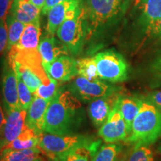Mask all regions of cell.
Masks as SVG:
<instances>
[{
    "instance_id": "cell-1",
    "label": "cell",
    "mask_w": 161,
    "mask_h": 161,
    "mask_svg": "<svg viewBox=\"0 0 161 161\" xmlns=\"http://www.w3.org/2000/svg\"><path fill=\"white\" fill-rule=\"evenodd\" d=\"M130 0H81L86 30L84 49L89 54L100 49L117 29L129 7Z\"/></svg>"
},
{
    "instance_id": "cell-2",
    "label": "cell",
    "mask_w": 161,
    "mask_h": 161,
    "mask_svg": "<svg viewBox=\"0 0 161 161\" xmlns=\"http://www.w3.org/2000/svg\"><path fill=\"white\" fill-rule=\"evenodd\" d=\"M66 87H60L50 102L46 115L44 132L50 134H77L85 121L81 102Z\"/></svg>"
},
{
    "instance_id": "cell-3",
    "label": "cell",
    "mask_w": 161,
    "mask_h": 161,
    "mask_svg": "<svg viewBox=\"0 0 161 161\" xmlns=\"http://www.w3.org/2000/svg\"><path fill=\"white\" fill-rule=\"evenodd\" d=\"M161 136V112L142 100L140 111L132 123L129 136L125 142L129 144L151 145Z\"/></svg>"
},
{
    "instance_id": "cell-4",
    "label": "cell",
    "mask_w": 161,
    "mask_h": 161,
    "mask_svg": "<svg viewBox=\"0 0 161 161\" xmlns=\"http://www.w3.org/2000/svg\"><path fill=\"white\" fill-rule=\"evenodd\" d=\"M56 35L65 44L72 55L78 56L83 52L86 44V30L80 3L75 15L72 19L66 20L60 26Z\"/></svg>"
},
{
    "instance_id": "cell-5",
    "label": "cell",
    "mask_w": 161,
    "mask_h": 161,
    "mask_svg": "<svg viewBox=\"0 0 161 161\" xmlns=\"http://www.w3.org/2000/svg\"><path fill=\"white\" fill-rule=\"evenodd\" d=\"M94 59L99 79L110 83H119L128 78V64L122 55L115 50L98 52Z\"/></svg>"
},
{
    "instance_id": "cell-6",
    "label": "cell",
    "mask_w": 161,
    "mask_h": 161,
    "mask_svg": "<svg viewBox=\"0 0 161 161\" xmlns=\"http://www.w3.org/2000/svg\"><path fill=\"white\" fill-rule=\"evenodd\" d=\"M66 87L80 102L86 103L119 92V88L117 86L110 85L99 79L90 80L80 76L75 78Z\"/></svg>"
},
{
    "instance_id": "cell-7",
    "label": "cell",
    "mask_w": 161,
    "mask_h": 161,
    "mask_svg": "<svg viewBox=\"0 0 161 161\" xmlns=\"http://www.w3.org/2000/svg\"><path fill=\"white\" fill-rule=\"evenodd\" d=\"M92 137L82 134H59L43 132L38 147L48 158L57 157L78 146L92 140Z\"/></svg>"
},
{
    "instance_id": "cell-8",
    "label": "cell",
    "mask_w": 161,
    "mask_h": 161,
    "mask_svg": "<svg viewBox=\"0 0 161 161\" xmlns=\"http://www.w3.org/2000/svg\"><path fill=\"white\" fill-rule=\"evenodd\" d=\"M98 135L107 143L125 141L129 136L125 121L120 111L117 102L108 119L98 129Z\"/></svg>"
},
{
    "instance_id": "cell-9",
    "label": "cell",
    "mask_w": 161,
    "mask_h": 161,
    "mask_svg": "<svg viewBox=\"0 0 161 161\" xmlns=\"http://www.w3.org/2000/svg\"><path fill=\"white\" fill-rule=\"evenodd\" d=\"M1 92L5 112L20 108L18 97L17 73L11 64L8 61L4 66L2 72Z\"/></svg>"
},
{
    "instance_id": "cell-10",
    "label": "cell",
    "mask_w": 161,
    "mask_h": 161,
    "mask_svg": "<svg viewBox=\"0 0 161 161\" xmlns=\"http://www.w3.org/2000/svg\"><path fill=\"white\" fill-rule=\"evenodd\" d=\"M80 3V0H66L54 6L47 14L46 33L55 36L60 26L75 15Z\"/></svg>"
},
{
    "instance_id": "cell-11",
    "label": "cell",
    "mask_w": 161,
    "mask_h": 161,
    "mask_svg": "<svg viewBox=\"0 0 161 161\" xmlns=\"http://www.w3.org/2000/svg\"><path fill=\"white\" fill-rule=\"evenodd\" d=\"M7 119L0 135V153L21 134L26 125L27 110L17 108L6 112Z\"/></svg>"
},
{
    "instance_id": "cell-12",
    "label": "cell",
    "mask_w": 161,
    "mask_h": 161,
    "mask_svg": "<svg viewBox=\"0 0 161 161\" xmlns=\"http://www.w3.org/2000/svg\"><path fill=\"white\" fill-rule=\"evenodd\" d=\"M49 77L59 82L69 81L78 75L77 60L69 55H63L43 66Z\"/></svg>"
},
{
    "instance_id": "cell-13",
    "label": "cell",
    "mask_w": 161,
    "mask_h": 161,
    "mask_svg": "<svg viewBox=\"0 0 161 161\" xmlns=\"http://www.w3.org/2000/svg\"><path fill=\"white\" fill-rule=\"evenodd\" d=\"M120 92L104 96L89 102L87 114L96 128H100L108 119L117 102Z\"/></svg>"
},
{
    "instance_id": "cell-14",
    "label": "cell",
    "mask_w": 161,
    "mask_h": 161,
    "mask_svg": "<svg viewBox=\"0 0 161 161\" xmlns=\"http://www.w3.org/2000/svg\"><path fill=\"white\" fill-rule=\"evenodd\" d=\"M140 24L147 35L154 36L161 18V0H142Z\"/></svg>"
},
{
    "instance_id": "cell-15",
    "label": "cell",
    "mask_w": 161,
    "mask_h": 161,
    "mask_svg": "<svg viewBox=\"0 0 161 161\" xmlns=\"http://www.w3.org/2000/svg\"><path fill=\"white\" fill-rule=\"evenodd\" d=\"M39 52L41 56L42 64L45 66L52 63L63 55H69L67 48L59 38L46 34L45 37L40 40Z\"/></svg>"
},
{
    "instance_id": "cell-16",
    "label": "cell",
    "mask_w": 161,
    "mask_h": 161,
    "mask_svg": "<svg viewBox=\"0 0 161 161\" xmlns=\"http://www.w3.org/2000/svg\"><path fill=\"white\" fill-rule=\"evenodd\" d=\"M49 103V101L34 96L31 103L27 110L26 125L40 135L44 132L46 115Z\"/></svg>"
},
{
    "instance_id": "cell-17",
    "label": "cell",
    "mask_w": 161,
    "mask_h": 161,
    "mask_svg": "<svg viewBox=\"0 0 161 161\" xmlns=\"http://www.w3.org/2000/svg\"><path fill=\"white\" fill-rule=\"evenodd\" d=\"M40 34L41 29L40 20L26 24L19 42L9 51L15 52H39L38 48L40 41Z\"/></svg>"
},
{
    "instance_id": "cell-18",
    "label": "cell",
    "mask_w": 161,
    "mask_h": 161,
    "mask_svg": "<svg viewBox=\"0 0 161 161\" xmlns=\"http://www.w3.org/2000/svg\"><path fill=\"white\" fill-rule=\"evenodd\" d=\"M101 140L92 138L59 154L56 158L59 161H92L94 155L101 146Z\"/></svg>"
},
{
    "instance_id": "cell-19",
    "label": "cell",
    "mask_w": 161,
    "mask_h": 161,
    "mask_svg": "<svg viewBox=\"0 0 161 161\" xmlns=\"http://www.w3.org/2000/svg\"><path fill=\"white\" fill-rule=\"evenodd\" d=\"M41 10L25 0H13L8 14L24 24L40 20Z\"/></svg>"
},
{
    "instance_id": "cell-20",
    "label": "cell",
    "mask_w": 161,
    "mask_h": 161,
    "mask_svg": "<svg viewBox=\"0 0 161 161\" xmlns=\"http://www.w3.org/2000/svg\"><path fill=\"white\" fill-rule=\"evenodd\" d=\"M117 103L122 116L125 121L130 135L132 123L140 111L142 104V99L140 97H136V96L120 94L118 98Z\"/></svg>"
},
{
    "instance_id": "cell-21",
    "label": "cell",
    "mask_w": 161,
    "mask_h": 161,
    "mask_svg": "<svg viewBox=\"0 0 161 161\" xmlns=\"http://www.w3.org/2000/svg\"><path fill=\"white\" fill-rule=\"evenodd\" d=\"M41 135L36 133L35 130L25 125L24 130L15 140L8 144L4 149L24 150L38 147ZM3 149V150H4Z\"/></svg>"
},
{
    "instance_id": "cell-22",
    "label": "cell",
    "mask_w": 161,
    "mask_h": 161,
    "mask_svg": "<svg viewBox=\"0 0 161 161\" xmlns=\"http://www.w3.org/2000/svg\"><path fill=\"white\" fill-rule=\"evenodd\" d=\"M43 152L39 147L24 150L4 149L0 153V161H35Z\"/></svg>"
},
{
    "instance_id": "cell-23",
    "label": "cell",
    "mask_w": 161,
    "mask_h": 161,
    "mask_svg": "<svg viewBox=\"0 0 161 161\" xmlns=\"http://www.w3.org/2000/svg\"><path fill=\"white\" fill-rule=\"evenodd\" d=\"M8 62L10 64H11L15 70L16 73L22 78V80H23L24 83L25 84V85L28 86V88L32 93H34L39 87L40 84H42V81L39 77L35 73H34L31 70H30L29 68L22 65L21 64L17 63V62Z\"/></svg>"
},
{
    "instance_id": "cell-24",
    "label": "cell",
    "mask_w": 161,
    "mask_h": 161,
    "mask_svg": "<svg viewBox=\"0 0 161 161\" xmlns=\"http://www.w3.org/2000/svg\"><path fill=\"white\" fill-rule=\"evenodd\" d=\"M5 20L8 26V45L6 49L8 52L19 42L25 29V24L18 21L10 14H8Z\"/></svg>"
},
{
    "instance_id": "cell-25",
    "label": "cell",
    "mask_w": 161,
    "mask_h": 161,
    "mask_svg": "<svg viewBox=\"0 0 161 161\" xmlns=\"http://www.w3.org/2000/svg\"><path fill=\"white\" fill-rule=\"evenodd\" d=\"M78 75L90 80L99 79L94 57H85L77 60Z\"/></svg>"
},
{
    "instance_id": "cell-26",
    "label": "cell",
    "mask_w": 161,
    "mask_h": 161,
    "mask_svg": "<svg viewBox=\"0 0 161 161\" xmlns=\"http://www.w3.org/2000/svg\"><path fill=\"white\" fill-rule=\"evenodd\" d=\"M123 147L116 142L101 145L92 161H116Z\"/></svg>"
},
{
    "instance_id": "cell-27",
    "label": "cell",
    "mask_w": 161,
    "mask_h": 161,
    "mask_svg": "<svg viewBox=\"0 0 161 161\" xmlns=\"http://www.w3.org/2000/svg\"><path fill=\"white\" fill-rule=\"evenodd\" d=\"M127 161H155L149 145L134 144L130 148Z\"/></svg>"
},
{
    "instance_id": "cell-28",
    "label": "cell",
    "mask_w": 161,
    "mask_h": 161,
    "mask_svg": "<svg viewBox=\"0 0 161 161\" xmlns=\"http://www.w3.org/2000/svg\"><path fill=\"white\" fill-rule=\"evenodd\" d=\"M60 88L57 80L50 78L49 84L47 85L44 84H40L37 90L33 93V96L51 102L58 94Z\"/></svg>"
},
{
    "instance_id": "cell-29",
    "label": "cell",
    "mask_w": 161,
    "mask_h": 161,
    "mask_svg": "<svg viewBox=\"0 0 161 161\" xmlns=\"http://www.w3.org/2000/svg\"><path fill=\"white\" fill-rule=\"evenodd\" d=\"M18 84V97H19V108L28 110L33 99V93L30 91L22 78L17 74Z\"/></svg>"
},
{
    "instance_id": "cell-30",
    "label": "cell",
    "mask_w": 161,
    "mask_h": 161,
    "mask_svg": "<svg viewBox=\"0 0 161 161\" xmlns=\"http://www.w3.org/2000/svg\"><path fill=\"white\" fill-rule=\"evenodd\" d=\"M8 26L5 19H0V57L7 49Z\"/></svg>"
},
{
    "instance_id": "cell-31",
    "label": "cell",
    "mask_w": 161,
    "mask_h": 161,
    "mask_svg": "<svg viewBox=\"0 0 161 161\" xmlns=\"http://www.w3.org/2000/svg\"><path fill=\"white\" fill-rule=\"evenodd\" d=\"M140 98L152 104L161 112V90H154Z\"/></svg>"
},
{
    "instance_id": "cell-32",
    "label": "cell",
    "mask_w": 161,
    "mask_h": 161,
    "mask_svg": "<svg viewBox=\"0 0 161 161\" xmlns=\"http://www.w3.org/2000/svg\"><path fill=\"white\" fill-rule=\"evenodd\" d=\"M153 76L152 87H161V56H160L152 66Z\"/></svg>"
},
{
    "instance_id": "cell-33",
    "label": "cell",
    "mask_w": 161,
    "mask_h": 161,
    "mask_svg": "<svg viewBox=\"0 0 161 161\" xmlns=\"http://www.w3.org/2000/svg\"><path fill=\"white\" fill-rule=\"evenodd\" d=\"M13 0H0V19H5L11 9Z\"/></svg>"
},
{
    "instance_id": "cell-34",
    "label": "cell",
    "mask_w": 161,
    "mask_h": 161,
    "mask_svg": "<svg viewBox=\"0 0 161 161\" xmlns=\"http://www.w3.org/2000/svg\"><path fill=\"white\" fill-rule=\"evenodd\" d=\"M66 1V0H46L45 5H44L43 9H42L41 13L43 15L47 14L48 12L51 10L54 6L57 5L58 4L60 3H63V2Z\"/></svg>"
},
{
    "instance_id": "cell-35",
    "label": "cell",
    "mask_w": 161,
    "mask_h": 161,
    "mask_svg": "<svg viewBox=\"0 0 161 161\" xmlns=\"http://www.w3.org/2000/svg\"><path fill=\"white\" fill-rule=\"evenodd\" d=\"M4 105L0 102V135H1L2 131H3L4 126H5L6 119H7V116H6V112H4Z\"/></svg>"
},
{
    "instance_id": "cell-36",
    "label": "cell",
    "mask_w": 161,
    "mask_h": 161,
    "mask_svg": "<svg viewBox=\"0 0 161 161\" xmlns=\"http://www.w3.org/2000/svg\"><path fill=\"white\" fill-rule=\"evenodd\" d=\"M130 148H124L121 151L116 161H127L129 154Z\"/></svg>"
},
{
    "instance_id": "cell-37",
    "label": "cell",
    "mask_w": 161,
    "mask_h": 161,
    "mask_svg": "<svg viewBox=\"0 0 161 161\" xmlns=\"http://www.w3.org/2000/svg\"><path fill=\"white\" fill-rule=\"evenodd\" d=\"M25 1H28V2H29V3H32L33 5L37 6L38 8L40 9L42 11L44 5H45L46 0H25Z\"/></svg>"
},
{
    "instance_id": "cell-38",
    "label": "cell",
    "mask_w": 161,
    "mask_h": 161,
    "mask_svg": "<svg viewBox=\"0 0 161 161\" xmlns=\"http://www.w3.org/2000/svg\"><path fill=\"white\" fill-rule=\"evenodd\" d=\"M155 36H157V37L161 39V18L158 25V27H157L155 34H154V37H155Z\"/></svg>"
},
{
    "instance_id": "cell-39",
    "label": "cell",
    "mask_w": 161,
    "mask_h": 161,
    "mask_svg": "<svg viewBox=\"0 0 161 161\" xmlns=\"http://www.w3.org/2000/svg\"><path fill=\"white\" fill-rule=\"evenodd\" d=\"M142 0H134V7H138Z\"/></svg>"
},
{
    "instance_id": "cell-40",
    "label": "cell",
    "mask_w": 161,
    "mask_h": 161,
    "mask_svg": "<svg viewBox=\"0 0 161 161\" xmlns=\"http://www.w3.org/2000/svg\"><path fill=\"white\" fill-rule=\"evenodd\" d=\"M157 152H158V154H161V141L160 142V143H159L158 148H157Z\"/></svg>"
},
{
    "instance_id": "cell-41",
    "label": "cell",
    "mask_w": 161,
    "mask_h": 161,
    "mask_svg": "<svg viewBox=\"0 0 161 161\" xmlns=\"http://www.w3.org/2000/svg\"><path fill=\"white\" fill-rule=\"evenodd\" d=\"M49 161H59V160L56 157H52V158H49Z\"/></svg>"
},
{
    "instance_id": "cell-42",
    "label": "cell",
    "mask_w": 161,
    "mask_h": 161,
    "mask_svg": "<svg viewBox=\"0 0 161 161\" xmlns=\"http://www.w3.org/2000/svg\"><path fill=\"white\" fill-rule=\"evenodd\" d=\"M35 161H42L41 160H40V159H38V160H35Z\"/></svg>"
}]
</instances>
